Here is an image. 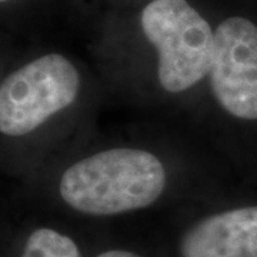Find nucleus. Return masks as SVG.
Masks as SVG:
<instances>
[{"mask_svg":"<svg viewBox=\"0 0 257 257\" xmlns=\"http://www.w3.org/2000/svg\"><path fill=\"white\" fill-rule=\"evenodd\" d=\"M182 257H257V206L223 211L186 231Z\"/></svg>","mask_w":257,"mask_h":257,"instance_id":"39448f33","label":"nucleus"},{"mask_svg":"<svg viewBox=\"0 0 257 257\" xmlns=\"http://www.w3.org/2000/svg\"><path fill=\"white\" fill-rule=\"evenodd\" d=\"M211 90L231 116L257 120V26L246 18L223 20L214 32Z\"/></svg>","mask_w":257,"mask_h":257,"instance_id":"20e7f679","label":"nucleus"},{"mask_svg":"<svg viewBox=\"0 0 257 257\" xmlns=\"http://www.w3.org/2000/svg\"><path fill=\"white\" fill-rule=\"evenodd\" d=\"M165 186V167L155 155L139 149H111L70 166L59 190L74 210L111 216L150 206Z\"/></svg>","mask_w":257,"mask_h":257,"instance_id":"f257e3e1","label":"nucleus"},{"mask_svg":"<svg viewBox=\"0 0 257 257\" xmlns=\"http://www.w3.org/2000/svg\"><path fill=\"white\" fill-rule=\"evenodd\" d=\"M140 22L147 40L156 47L157 76L166 92H184L209 74L214 33L186 0H153L143 9Z\"/></svg>","mask_w":257,"mask_h":257,"instance_id":"f03ea898","label":"nucleus"},{"mask_svg":"<svg viewBox=\"0 0 257 257\" xmlns=\"http://www.w3.org/2000/svg\"><path fill=\"white\" fill-rule=\"evenodd\" d=\"M0 2H6V0H0Z\"/></svg>","mask_w":257,"mask_h":257,"instance_id":"6e6552de","label":"nucleus"},{"mask_svg":"<svg viewBox=\"0 0 257 257\" xmlns=\"http://www.w3.org/2000/svg\"><path fill=\"white\" fill-rule=\"evenodd\" d=\"M80 77L73 63L52 53L12 73L0 86V133L23 136L69 107L77 97Z\"/></svg>","mask_w":257,"mask_h":257,"instance_id":"7ed1b4c3","label":"nucleus"},{"mask_svg":"<svg viewBox=\"0 0 257 257\" xmlns=\"http://www.w3.org/2000/svg\"><path fill=\"white\" fill-rule=\"evenodd\" d=\"M22 257H82L77 244L52 229H37L29 236Z\"/></svg>","mask_w":257,"mask_h":257,"instance_id":"423d86ee","label":"nucleus"},{"mask_svg":"<svg viewBox=\"0 0 257 257\" xmlns=\"http://www.w3.org/2000/svg\"><path fill=\"white\" fill-rule=\"evenodd\" d=\"M97 257H140L132 251H126V250H109V251H104L100 253Z\"/></svg>","mask_w":257,"mask_h":257,"instance_id":"0eeeda50","label":"nucleus"}]
</instances>
